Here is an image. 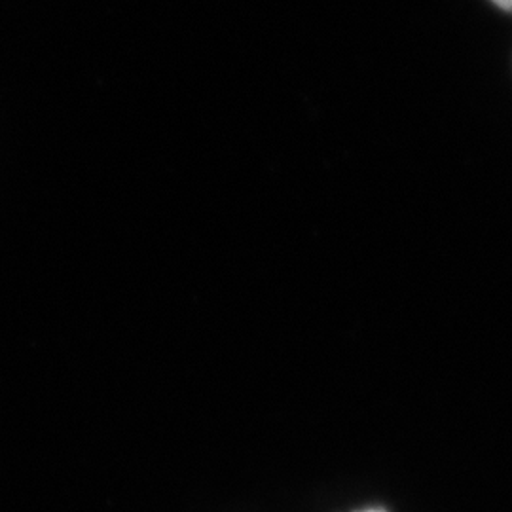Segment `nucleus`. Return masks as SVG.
I'll list each match as a JSON object with an SVG mask.
<instances>
[{
    "mask_svg": "<svg viewBox=\"0 0 512 512\" xmlns=\"http://www.w3.org/2000/svg\"><path fill=\"white\" fill-rule=\"evenodd\" d=\"M492 2H495L499 8L512 12V0H492Z\"/></svg>",
    "mask_w": 512,
    "mask_h": 512,
    "instance_id": "f257e3e1",
    "label": "nucleus"
}]
</instances>
